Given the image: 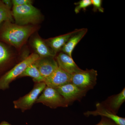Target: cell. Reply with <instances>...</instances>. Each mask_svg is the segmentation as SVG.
Segmentation results:
<instances>
[{
  "label": "cell",
  "instance_id": "6da1fadb",
  "mask_svg": "<svg viewBox=\"0 0 125 125\" xmlns=\"http://www.w3.org/2000/svg\"><path fill=\"white\" fill-rule=\"evenodd\" d=\"M37 30L33 25L21 26L6 21L0 25V41L20 48Z\"/></svg>",
  "mask_w": 125,
  "mask_h": 125
},
{
  "label": "cell",
  "instance_id": "7a4b0ae2",
  "mask_svg": "<svg viewBox=\"0 0 125 125\" xmlns=\"http://www.w3.org/2000/svg\"><path fill=\"white\" fill-rule=\"evenodd\" d=\"M12 12L16 24L21 26L36 24L42 18L40 10L32 4L13 6Z\"/></svg>",
  "mask_w": 125,
  "mask_h": 125
},
{
  "label": "cell",
  "instance_id": "3957f363",
  "mask_svg": "<svg viewBox=\"0 0 125 125\" xmlns=\"http://www.w3.org/2000/svg\"><path fill=\"white\" fill-rule=\"evenodd\" d=\"M39 58L37 54L33 53L0 76V90H4L8 88L11 82L19 77L28 66L35 62Z\"/></svg>",
  "mask_w": 125,
  "mask_h": 125
},
{
  "label": "cell",
  "instance_id": "277c9868",
  "mask_svg": "<svg viewBox=\"0 0 125 125\" xmlns=\"http://www.w3.org/2000/svg\"><path fill=\"white\" fill-rule=\"evenodd\" d=\"M97 76L96 70L86 69L72 75L71 83L81 89L88 91L96 85Z\"/></svg>",
  "mask_w": 125,
  "mask_h": 125
},
{
  "label": "cell",
  "instance_id": "5b68a950",
  "mask_svg": "<svg viewBox=\"0 0 125 125\" xmlns=\"http://www.w3.org/2000/svg\"><path fill=\"white\" fill-rule=\"evenodd\" d=\"M36 103H41L51 108L68 106L65 99L56 89L46 86Z\"/></svg>",
  "mask_w": 125,
  "mask_h": 125
},
{
  "label": "cell",
  "instance_id": "8992f818",
  "mask_svg": "<svg viewBox=\"0 0 125 125\" xmlns=\"http://www.w3.org/2000/svg\"><path fill=\"white\" fill-rule=\"evenodd\" d=\"M46 86L44 82L37 83L28 94L14 101L15 108L21 109L22 112L31 108Z\"/></svg>",
  "mask_w": 125,
  "mask_h": 125
},
{
  "label": "cell",
  "instance_id": "52a82bcc",
  "mask_svg": "<svg viewBox=\"0 0 125 125\" xmlns=\"http://www.w3.org/2000/svg\"><path fill=\"white\" fill-rule=\"evenodd\" d=\"M56 89L65 99L68 106L75 101H80L85 97L88 92L80 88L72 83L58 87Z\"/></svg>",
  "mask_w": 125,
  "mask_h": 125
},
{
  "label": "cell",
  "instance_id": "ba28073f",
  "mask_svg": "<svg viewBox=\"0 0 125 125\" xmlns=\"http://www.w3.org/2000/svg\"><path fill=\"white\" fill-rule=\"evenodd\" d=\"M72 75L58 66L44 81L46 86L56 88L71 83Z\"/></svg>",
  "mask_w": 125,
  "mask_h": 125
},
{
  "label": "cell",
  "instance_id": "9c48e42d",
  "mask_svg": "<svg viewBox=\"0 0 125 125\" xmlns=\"http://www.w3.org/2000/svg\"><path fill=\"white\" fill-rule=\"evenodd\" d=\"M96 109L94 111H88L84 113L85 116H91L101 117L109 118L117 125H125V118L115 114L109 111L101 103H97L96 104Z\"/></svg>",
  "mask_w": 125,
  "mask_h": 125
},
{
  "label": "cell",
  "instance_id": "30bf717a",
  "mask_svg": "<svg viewBox=\"0 0 125 125\" xmlns=\"http://www.w3.org/2000/svg\"><path fill=\"white\" fill-rule=\"evenodd\" d=\"M44 79L50 76L58 67L55 57L40 58L34 62Z\"/></svg>",
  "mask_w": 125,
  "mask_h": 125
},
{
  "label": "cell",
  "instance_id": "8fae6325",
  "mask_svg": "<svg viewBox=\"0 0 125 125\" xmlns=\"http://www.w3.org/2000/svg\"><path fill=\"white\" fill-rule=\"evenodd\" d=\"M55 58L58 66L62 68L72 75L82 71L74 61L72 57L70 56L63 52L56 55Z\"/></svg>",
  "mask_w": 125,
  "mask_h": 125
},
{
  "label": "cell",
  "instance_id": "7c38bea8",
  "mask_svg": "<svg viewBox=\"0 0 125 125\" xmlns=\"http://www.w3.org/2000/svg\"><path fill=\"white\" fill-rule=\"evenodd\" d=\"M31 46L40 58L53 57H55L56 54L49 47L45 40L40 37L36 36L32 38L31 41Z\"/></svg>",
  "mask_w": 125,
  "mask_h": 125
},
{
  "label": "cell",
  "instance_id": "4fadbf2b",
  "mask_svg": "<svg viewBox=\"0 0 125 125\" xmlns=\"http://www.w3.org/2000/svg\"><path fill=\"white\" fill-rule=\"evenodd\" d=\"M125 101V88L117 94L108 97L101 103L105 108L113 113L117 115L121 106Z\"/></svg>",
  "mask_w": 125,
  "mask_h": 125
},
{
  "label": "cell",
  "instance_id": "5bb4252c",
  "mask_svg": "<svg viewBox=\"0 0 125 125\" xmlns=\"http://www.w3.org/2000/svg\"><path fill=\"white\" fill-rule=\"evenodd\" d=\"M88 30L87 28L78 29L77 31L70 37L61 51L70 56L72 57V53L76 45L85 36Z\"/></svg>",
  "mask_w": 125,
  "mask_h": 125
},
{
  "label": "cell",
  "instance_id": "9a60e30c",
  "mask_svg": "<svg viewBox=\"0 0 125 125\" xmlns=\"http://www.w3.org/2000/svg\"><path fill=\"white\" fill-rule=\"evenodd\" d=\"M77 30H75L74 31L66 34L48 39L45 40V41L51 49L57 54L61 51L70 37L77 31Z\"/></svg>",
  "mask_w": 125,
  "mask_h": 125
},
{
  "label": "cell",
  "instance_id": "2e32d148",
  "mask_svg": "<svg viewBox=\"0 0 125 125\" xmlns=\"http://www.w3.org/2000/svg\"><path fill=\"white\" fill-rule=\"evenodd\" d=\"M29 76L33 78L34 81L37 83L44 82V79L41 75L34 62L27 67L19 77Z\"/></svg>",
  "mask_w": 125,
  "mask_h": 125
},
{
  "label": "cell",
  "instance_id": "e0dca14e",
  "mask_svg": "<svg viewBox=\"0 0 125 125\" xmlns=\"http://www.w3.org/2000/svg\"><path fill=\"white\" fill-rule=\"evenodd\" d=\"M13 17L11 9L0 0V25L6 21L13 22Z\"/></svg>",
  "mask_w": 125,
  "mask_h": 125
},
{
  "label": "cell",
  "instance_id": "ac0fdd59",
  "mask_svg": "<svg viewBox=\"0 0 125 125\" xmlns=\"http://www.w3.org/2000/svg\"><path fill=\"white\" fill-rule=\"evenodd\" d=\"M11 56V52L9 47L5 43L0 41V68L9 61Z\"/></svg>",
  "mask_w": 125,
  "mask_h": 125
},
{
  "label": "cell",
  "instance_id": "d6986e66",
  "mask_svg": "<svg viewBox=\"0 0 125 125\" xmlns=\"http://www.w3.org/2000/svg\"><path fill=\"white\" fill-rule=\"evenodd\" d=\"M74 4L77 5L74 9L75 12L76 14L79 13L81 10L85 11L87 7L92 5L91 0H81Z\"/></svg>",
  "mask_w": 125,
  "mask_h": 125
},
{
  "label": "cell",
  "instance_id": "ffe728a7",
  "mask_svg": "<svg viewBox=\"0 0 125 125\" xmlns=\"http://www.w3.org/2000/svg\"><path fill=\"white\" fill-rule=\"evenodd\" d=\"M92 5L93 6V10L94 12L99 11L104 13V9L102 6L103 1L102 0H91Z\"/></svg>",
  "mask_w": 125,
  "mask_h": 125
},
{
  "label": "cell",
  "instance_id": "44dd1931",
  "mask_svg": "<svg viewBox=\"0 0 125 125\" xmlns=\"http://www.w3.org/2000/svg\"><path fill=\"white\" fill-rule=\"evenodd\" d=\"M13 6L32 4V1L31 0H12Z\"/></svg>",
  "mask_w": 125,
  "mask_h": 125
},
{
  "label": "cell",
  "instance_id": "7402d4cb",
  "mask_svg": "<svg viewBox=\"0 0 125 125\" xmlns=\"http://www.w3.org/2000/svg\"><path fill=\"white\" fill-rule=\"evenodd\" d=\"M95 125H117L113 121L109 118L102 117L101 121L97 124Z\"/></svg>",
  "mask_w": 125,
  "mask_h": 125
},
{
  "label": "cell",
  "instance_id": "603a6c76",
  "mask_svg": "<svg viewBox=\"0 0 125 125\" xmlns=\"http://www.w3.org/2000/svg\"><path fill=\"white\" fill-rule=\"evenodd\" d=\"M2 2L7 7L11 9L12 4V0H2Z\"/></svg>",
  "mask_w": 125,
  "mask_h": 125
},
{
  "label": "cell",
  "instance_id": "cb8c5ba5",
  "mask_svg": "<svg viewBox=\"0 0 125 125\" xmlns=\"http://www.w3.org/2000/svg\"><path fill=\"white\" fill-rule=\"evenodd\" d=\"M2 124H3V125H10L8 124V123H2Z\"/></svg>",
  "mask_w": 125,
  "mask_h": 125
},
{
  "label": "cell",
  "instance_id": "d4e9b609",
  "mask_svg": "<svg viewBox=\"0 0 125 125\" xmlns=\"http://www.w3.org/2000/svg\"><path fill=\"white\" fill-rule=\"evenodd\" d=\"M3 125V124H2H2H1V125Z\"/></svg>",
  "mask_w": 125,
  "mask_h": 125
}]
</instances>
